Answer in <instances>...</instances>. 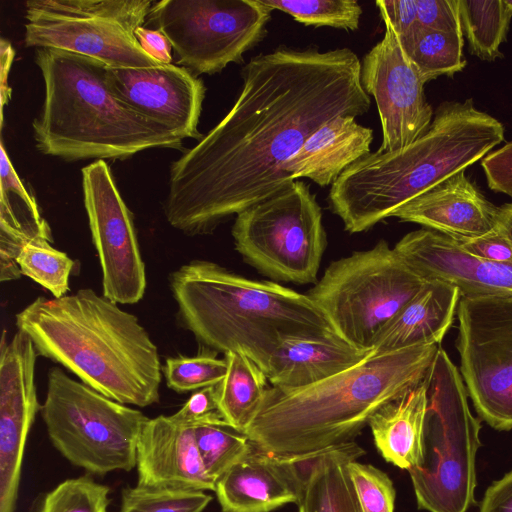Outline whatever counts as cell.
I'll return each mask as SVG.
<instances>
[{
    "instance_id": "6da1fadb",
    "label": "cell",
    "mask_w": 512,
    "mask_h": 512,
    "mask_svg": "<svg viewBox=\"0 0 512 512\" xmlns=\"http://www.w3.org/2000/svg\"><path fill=\"white\" fill-rule=\"evenodd\" d=\"M360 72L349 48L281 45L251 58L229 112L171 163L167 222L188 236L207 235L292 184L285 165L313 132L369 111Z\"/></svg>"
},
{
    "instance_id": "7a4b0ae2",
    "label": "cell",
    "mask_w": 512,
    "mask_h": 512,
    "mask_svg": "<svg viewBox=\"0 0 512 512\" xmlns=\"http://www.w3.org/2000/svg\"><path fill=\"white\" fill-rule=\"evenodd\" d=\"M38 356L75 374L121 404L160 401L158 348L138 318L90 288L61 298L37 297L15 316Z\"/></svg>"
},
{
    "instance_id": "3957f363",
    "label": "cell",
    "mask_w": 512,
    "mask_h": 512,
    "mask_svg": "<svg viewBox=\"0 0 512 512\" xmlns=\"http://www.w3.org/2000/svg\"><path fill=\"white\" fill-rule=\"evenodd\" d=\"M438 347L370 355L344 372L303 388L267 387L244 432L253 448L285 457L352 441L382 406L425 379Z\"/></svg>"
},
{
    "instance_id": "277c9868",
    "label": "cell",
    "mask_w": 512,
    "mask_h": 512,
    "mask_svg": "<svg viewBox=\"0 0 512 512\" xmlns=\"http://www.w3.org/2000/svg\"><path fill=\"white\" fill-rule=\"evenodd\" d=\"M503 124L472 98L440 104L425 134L392 152H370L340 174L329 207L349 233L364 232L481 160L504 140Z\"/></svg>"
},
{
    "instance_id": "5b68a950",
    "label": "cell",
    "mask_w": 512,
    "mask_h": 512,
    "mask_svg": "<svg viewBox=\"0 0 512 512\" xmlns=\"http://www.w3.org/2000/svg\"><path fill=\"white\" fill-rule=\"evenodd\" d=\"M169 287L180 323L201 345L245 355L264 373L284 338L339 335L307 294L212 261L180 266L169 275Z\"/></svg>"
},
{
    "instance_id": "8992f818",
    "label": "cell",
    "mask_w": 512,
    "mask_h": 512,
    "mask_svg": "<svg viewBox=\"0 0 512 512\" xmlns=\"http://www.w3.org/2000/svg\"><path fill=\"white\" fill-rule=\"evenodd\" d=\"M44 99L32 122L37 150L65 161L127 159L153 148L183 149L165 125L122 102L101 61L66 50L35 49Z\"/></svg>"
},
{
    "instance_id": "52a82bcc",
    "label": "cell",
    "mask_w": 512,
    "mask_h": 512,
    "mask_svg": "<svg viewBox=\"0 0 512 512\" xmlns=\"http://www.w3.org/2000/svg\"><path fill=\"white\" fill-rule=\"evenodd\" d=\"M423 461L410 469L418 508L466 512L474 503L480 423L472 415L460 372L441 347L425 377Z\"/></svg>"
},
{
    "instance_id": "ba28073f",
    "label": "cell",
    "mask_w": 512,
    "mask_h": 512,
    "mask_svg": "<svg viewBox=\"0 0 512 512\" xmlns=\"http://www.w3.org/2000/svg\"><path fill=\"white\" fill-rule=\"evenodd\" d=\"M40 412L51 443L72 465L99 476L136 467L139 436L149 420L140 410L52 367Z\"/></svg>"
},
{
    "instance_id": "9c48e42d",
    "label": "cell",
    "mask_w": 512,
    "mask_h": 512,
    "mask_svg": "<svg viewBox=\"0 0 512 512\" xmlns=\"http://www.w3.org/2000/svg\"><path fill=\"white\" fill-rule=\"evenodd\" d=\"M424 283L380 240L371 249L331 262L307 295L344 340L371 351L380 331Z\"/></svg>"
},
{
    "instance_id": "30bf717a",
    "label": "cell",
    "mask_w": 512,
    "mask_h": 512,
    "mask_svg": "<svg viewBox=\"0 0 512 512\" xmlns=\"http://www.w3.org/2000/svg\"><path fill=\"white\" fill-rule=\"evenodd\" d=\"M231 233L237 252L260 273L278 281L317 282L326 232L316 195L304 181L239 213Z\"/></svg>"
},
{
    "instance_id": "8fae6325",
    "label": "cell",
    "mask_w": 512,
    "mask_h": 512,
    "mask_svg": "<svg viewBox=\"0 0 512 512\" xmlns=\"http://www.w3.org/2000/svg\"><path fill=\"white\" fill-rule=\"evenodd\" d=\"M152 5L149 0H29L24 43L70 51L112 67L163 64L142 49L135 35Z\"/></svg>"
},
{
    "instance_id": "7c38bea8",
    "label": "cell",
    "mask_w": 512,
    "mask_h": 512,
    "mask_svg": "<svg viewBox=\"0 0 512 512\" xmlns=\"http://www.w3.org/2000/svg\"><path fill=\"white\" fill-rule=\"evenodd\" d=\"M272 11L261 0H161L147 22L169 40L176 63L199 77L243 63L267 35Z\"/></svg>"
},
{
    "instance_id": "4fadbf2b",
    "label": "cell",
    "mask_w": 512,
    "mask_h": 512,
    "mask_svg": "<svg viewBox=\"0 0 512 512\" xmlns=\"http://www.w3.org/2000/svg\"><path fill=\"white\" fill-rule=\"evenodd\" d=\"M460 374L480 417L512 429V295L462 296L457 307Z\"/></svg>"
},
{
    "instance_id": "5bb4252c",
    "label": "cell",
    "mask_w": 512,
    "mask_h": 512,
    "mask_svg": "<svg viewBox=\"0 0 512 512\" xmlns=\"http://www.w3.org/2000/svg\"><path fill=\"white\" fill-rule=\"evenodd\" d=\"M83 201L102 272V292L117 304H135L146 291L145 263L133 215L104 160L81 170Z\"/></svg>"
},
{
    "instance_id": "9a60e30c",
    "label": "cell",
    "mask_w": 512,
    "mask_h": 512,
    "mask_svg": "<svg viewBox=\"0 0 512 512\" xmlns=\"http://www.w3.org/2000/svg\"><path fill=\"white\" fill-rule=\"evenodd\" d=\"M382 40L361 60V84L377 106L382 128L380 152L403 149L427 132L433 117L424 82L387 20Z\"/></svg>"
},
{
    "instance_id": "2e32d148",
    "label": "cell",
    "mask_w": 512,
    "mask_h": 512,
    "mask_svg": "<svg viewBox=\"0 0 512 512\" xmlns=\"http://www.w3.org/2000/svg\"><path fill=\"white\" fill-rule=\"evenodd\" d=\"M38 353L18 330L0 352V512H14L24 447L41 410L35 386Z\"/></svg>"
},
{
    "instance_id": "e0dca14e",
    "label": "cell",
    "mask_w": 512,
    "mask_h": 512,
    "mask_svg": "<svg viewBox=\"0 0 512 512\" xmlns=\"http://www.w3.org/2000/svg\"><path fill=\"white\" fill-rule=\"evenodd\" d=\"M114 94L144 117L159 122L183 140H200L198 131L206 88L185 67L159 64L151 67L107 66Z\"/></svg>"
},
{
    "instance_id": "ac0fdd59",
    "label": "cell",
    "mask_w": 512,
    "mask_h": 512,
    "mask_svg": "<svg viewBox=\"0 0 512 512\" xmlns=\"http://www.w3.org/2000/svg\"><path fill=\"white\" fill-rule=\"evenodd\" d=\"M394 250L422 279L448 283L460 296L512 295V265L480 258L434 230L412 231Z\"/></svg>"
},
{
    "instance_id": "d6986e66",
    "label": "cell",
    "mask_w": 512,
    "mask_h": 512,
    "mask_svg": "<svg viewBox=\"0 0 512 512\" xmlns=\"http://www.w3.org/2000/svg\"><path fill=\"white\" fill-rule=\"evenodd\" d=\"M136 456L139 486L215 491L216 482L206 473L191 424L172 415L149 418Z\"/></svg>"
},
{
    "instance_id": "ffe728a7",
    "label": "cell",
    "mask_w": 512,
    "mask_h": 512,
    "mask_svg": "<svg viewBox=\"0 0 512 512\" xmlns=\"http://www.w3.org/2000/svg\"><path fill=\"white\" fill-rule=\"evenodd\" d=\"M304 474V456H278L255 448L217 481L222 512H270L297 503Z\"/></svg>"
},
{
    "instance_id": "44dd1931",
    "label": "cell",
    "mask_w": 512,
    "mask_h": 512,
    "mask_svg": "<svg viewBox=\"0 0 512 512\" xmlns=\"http://www.w3.org/2000/svg\"><path fill=\"white\" fill-rule=\"evenodd\" d=\"M494 206L459 171L396 210L392 217L413 222L458 242L487 234L498 226Z\"/></svg>"
},
{
    "instance_id": "7402d4cb",
    "label": "cell",
    "mask_w": 512,
    "mask_h": 512,
    "mask_svg": "<svg viewBox=\"0 0 512 512\" xmlns=\"http://www.w3.org/2000/svg\"><path fill=\"white\" fill-rule=\"evenodd\" d=\"M370 355L371 351L359 349L339 335L287 337L273 353L265 374L274 387L298 389L344 372Z\"/></svg>"
},
{
    "instance_id": "603a6c76",
    "label": "cell",
    "mask_w": 512,
    "mask_h": 512,
    "mask_svg": "<svg viewBox=\"0 0 512 512\" xmlns=\"http://www.w3.org/2000/svg\"><path fill=\"white\" fill-rule=\"evenodd\" d=\"M373 130L354 116H338L322 124L286 163L295 180L308 178L320 187L332 185L349 166L368 155Z\"/></svg>"
},
{
    "instance_id": "cb8c5ba5",
    "label": "cell",
    "mask_w": 512,
    "mask_h": 512,
    "mask_svg": "<svg viewBox=\"0 0 512 512\" xmlns=\"http://www.w3.org/2000/svg\"><path fill=\"white\" fill-rule=\"evenodd\" d=\"M459 299L456 287L439 280L425 281L421 290L380 331L371 355L438 345L453 322Z\"/></svg>"
},
{
    "instance_id": "d4e9b609",
    "label": "cell",
    "mask_w": 512,
    "mask_h": 512,
    "mask_svg": "<svg viewBox=\"0 0 512 512\" xmlns=\"http://www.w3.org/2000/svg\"><path fill=\"white\" fill-rule=\"evenodd\" d=\"M0 150V280L5 282L21 277L17 257L28 242L35 238L53 242V238L36 199L16 173L3 143Z\"/></svg>"
},
{
    "instance_id": "484cf974",
    "label": "cell",
    "mask_w": 512,
    "mask_h": 512,
    "mask_svg": "<svg viewBox=\"0 0 512 512\" xmlns=\"http://www.w3.org/2000/svg\"><path fill=\"white\" fill-rule=\"evenodd\" d=\"M426 408L424 379L371 417L374 443L387 462L408 471L421 465Z\"/></svg>"
},
{
    "instance_id": "4316f807",
    "label": "cell",
    "mask_w": 512,
    "mask_h": 512,
    "mask_svg": "<svg viewBox=\"0 0 512 512\" xmlns=\"http://www.w3.org/2000/svg\"><path fill=\"white\" fill-rule=\"evenodd\" d=\"M363 454L354 441L306 454L298 512H361L348 464Z\"/></svg>"
},
{
    "instance_id": "83f0119b",
    "label": "cell",
    "mask_w": 512,
    "mask_h": 512,
    "mask_svg": "<svg viewBox=\"0 0 512 512\" xmlns=\"http://www.w3.org/2000/svg\"><path fill=\"white\" fill-rule=\"evenodd\" d=\"M224 355L227 372L216 385L218 412L229 424L244 431L260 407L268 379L247 356L236 352Z\"/></svg>"
},
{
    "instance_id": "f1b7e54d",
    "label": "cell",
    "mask_w": 512,
    "mask_h": 512,
    "mask_svg": "<svg viewBox=\"0 0 512 512\" xmlns=\"http://www.w3.org/2000/svg\"><path fill=\"white\" fill-rule=\"evenodd\" d=\"M463 35L469 52L493 61L502 57L499 47L506 40L512 9L505 0H458Z\"/></svg>"
},
{
    "instance_id": "f546056e",
    "label": "cell",
    "mask_w": 512,
    "mask_h": 512,
    "mask_svg": "<svg viewBox=\"0 0 512 512\" xmlns=\"http://www.w3.org/2000/svg\"><path fill=\"white\" fill-rule=\"evenodd\" d=\"M190 424L206 473L215 482L253 449L246 433L229 424L219 412Z\"/></svg>"
},
{
    "instance_id": "4dcf8cb0",
    "label": "cell",
    "mask_w": 512,
    "mask_h": 512,
    "mask_svg": "<svg viewBox=\"0 0 512 512\" xmlns=\"http://www.w3.org/2000/svg\"><path fill=\"white\" fill-rule=\"evenodd\" d=\"M462 31L419 30L414 41L403 47L424 83L439 76H452L466 66Z\"/></svg>"
},
{
    "instance_id": "1f68e13d",
    "label": "cell",
    "mask_w": 512,
    "mask_h": 512,
    "mask_svg": "<svg viewBox=\"0 0 512 512\" xmlns=\"http://www.w3.org/2000/svg\"><path fill=\"white\" fill-rule=\"evenodd\" d=\"M51 241L35 238L28 242L17 257L22 275L61 298L69 292V277L74 260L65 252L54 248Z\"/></svg>"
},
{
    "instance_id": "d6a6232c",
    "label": "cell",
    "mask_w": 512,
    "mask_h": 512,
    "mask_svg": "<svg viewBox=\"0 0 512 512\" xmlns=\"http://www.w3.org/2000/svg\"><path fill=\"white\" fill-rule=\"evenodd\" d=\"M272 10H280L305 25L355 31L363 10L356 0H261Z\"/></svg>"
},
{
    "instance_id": "836d02e7",
    "label": "cell",
    "mask_w": 512,
    "mask_h": 512,
    "mask_svg": "<svg viewBox=\"0 0 512 512\" xmlns=\"http://www.w3.org/2000/svg\"><path fill=\"white\" fill-rule=\"evenodd\" d=\"M211 501L201 490L136 485L122 490L118 512H203Z\"/></svg>"
},
{
    "instance_id": "e575fe53",
    "label": "cell",
    "mask_w": 512,
    "mask_h": 512,
    "mask_svg": "<svg viewBox=\"0 0 512 512\" xmlns=\"http://www.w3.org/2000/svg\"><path fill=\"white\" fill-rule=\"evenodd\" d=\"M109 492L88 475L70 478L44 495L38 512H108Z\"/></svg>"
},
{
    "instance_id": "d590c367",
    "label": "cell",
    "mask_w": 512,
    "mask_h": 512,
    "mask_svg": "<svg viewBox=\"0 0 512 512\" xmlns=\"http://www.w3.org/2000/svg\"><path fill=\"white\" fill-rule=\"evenodd\" d=\"M227 372V362L215 356L169 357L162 366L166 385L177 393H187L219 384Z\"/></svg>"
},
{
    "instance_id": "8d00e7d4",
    "label": "cell",
    "mask_w": 512,
    "mask_h": 512,
    "mask_svg": "<svg viewBox=\"0 0 512 512\" xmlns=\"http://www.w3.org/2000/svg\"><path fill=\"white\" fill-rule=\"evenodd\" d=\"M348 471L361 512H394L395 489L386 473L357 460Z\"/></svg>"
},
{
    "instance_id": "74e56055",
    "label": "cell",
    "mask_w": 512,
    "mask_h": 512,
    "mask_svg": "<svg viewBox=\"0 0 512 512\" xmlns=\"http://www.w3.org/2000/svg\"><path fill=\"white\" fill-rule=\"evenodd\" d=\"M375 4L381 18L393 27L401 45L411 44L420 30L416 0H378Z\"/></svg>"
},
{
    "instance_id": "f35d334b",
    "label": "cell",
    "mask_w": 512,
    "mask_h": 512,
    "mask_svg": "<svg viewBox=\"0 0 512 512\" xmlns=\"http://www.w3.org/2000/svg\"><path fill=\"white\" fill-rule=\"evenodd\" d=\"M421 29L462 31L458 0H416Z\"/></svg>"
},
{
    "instance_id": "ab89813d",
    "label": "cell",
    "mask_w": 512,
    "mask_h": 512,
    "mask_svg": "<svg viewBox=\"0 0 512 512\" xmlns=\"http://www.w3.org/2000/svg\"><path fill=\"white\" fill-rule=\"evenodd\" d=\"M481 166L489 188L512 199V141L488 153Z\"/></svg>"
},
{
    "instance_id": "60d3db41",
    "label": "cell",
    "mask_w": 512,
    "mask_h": 512,
    "mask_svg": "<svg viewBox=\"0 0 512 512\" xmlns=\"http://www.w3.org/2000/svg\"><path fill=\"white\" fill-rule=\"evenodd\" d=\"M459 243L466 251L480 258L512 265V243L499 226L487 234Z\"/></svg>"
},
{
    "instance_id": "b9f144b4",
    "label": "cell",
    "mask_w": 512,
    "mask_h": 512,
    "mask_svg": "<svg viewBox=\"0 0 512 512\" xmlns=\"http://www.w3.org/2000/svg\"><path fill=\"white\" fill-rule=\"evenodd\" d=\"M214 412H218L216 385L194 391L172 417L184 423H191Z\"/></svg>"
},
{
    "instance_id": "7bdbcfd3",
    "label": "cell",
    "mask_w": 512,
    "mask_h": 512,
    "mask_svg": "<svg viewBox=\"0 0 512 512\" xmlns=\"http://www.w3.org/2000/svg\"><path fill=\"white\" fill-rule=\"evenodd\" d=\"M479 512H512V471L487 488Z\"/></svg>"
},
{
    "instance_id": "ee69618b",
    "label": "cell",
    "mask_w": 512,
    "mask_h": 512,
    "mask_svg": "<svg viewBox=\"0 0 512 512\" xmlns=\"http://www.w3.org/2000/svg\"><path fill=\"white\" fill-rule=\"evenodd\" d=\"M142 49L152 58L163 64L172 61V46L164 34L156 29L139 27L135 32Z\"/></svg>"
},
{
    "instance_id": "f6af8a7d",
    "label": "cell",
    "mask_w": 512,
    "mask_h": 512,
    "mask_svg": "<svg viewBox=\"0 0 512 512\" xmlns=\"http://www.w3.org/2000/svg\"><path fill=\"white\" fill-rule=\"evenodd\" d=\"M15 57V50L11 43L1 38L0 40V80H1V125L3 123L4 106L11 98V88L8 85L10 68Z\"/></svg>"
},
{
    "instance_id": "bcb514c9",
    "label": "cell",
    "mask_w": 512,
    "mask_h": 512,
    "mask_svg": "<svg viewBox=\"0 0 512 512\" xmlns=\"http://www.w3.org/2000/svg\"><path fill=\"white\" fill-rule=\"evenodd\" d=\"M498 226L505 232L512 243V203L499 207Z\"/></svg>"
},
{
    "instance_id": "7dc6e473",
    "label": "cell",
    "mask_w": 512,
    "mask_h": 512,
    "mask_svg": "<svg viewBox=\"0 0 512 512\" xmlns=\"http://www.w3.org/2000/svg\"><path fill=\"white\" fill-rule=\"evenodd\" d=\"M505 2L512 9V0H505Z\"/></svg>"
}]
</instances>
